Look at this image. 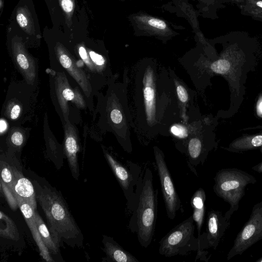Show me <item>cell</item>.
Segmentation results:
<instances>
[{"instance_id":"obj_35","label":"cell","mask_w":262,"mask_h":262,"mask_svg":"<svg viewBox=\"0 0 262 262\" xmlns=\"http://www.w3.org/2000/svg\"><path fill=\"white\" fill-rule=\"evenodd\" d=\"M256 5L257 7L262 9V1L257 2L256 3Z\"/></svg>"},{"instance_id":"obj_4","label":"cell","mask_w":262,"mask_h":262,"mask_svg":"<svg viewBox=\"0 0 262 262\" xmlns=\"http://www.w3.org/2000/svg\"><path fill=\"white\" fill-rule=\"evenodd\" d=\"M138 201L132 213L128 227L136 233L140 245L148 247L151 244L155 230L158 212V190L155 189L151 169L146 168L143 176L140 175L136 189Z\"/></svg>"},{"instance_id":"obj_24","label":"cell","mask_w":262,"mask_h":262,"mask_svg":"<svg viewBox=\"0 0 262 262\" xmlns=\"http://www.w3.org/2000/svg\"><path fill=\"white\" fill-rule=\"evenodd\" d=\"M29 135V129L20 126H13L8 131L6 143L8 151L20 152L25 146Z\"/></svg>"},{"instance_id":"obj_12","label":"cell","mask_w":262,"mask_h":262,"mask_svg":"<svg viewBox=\"0 0 262 262\" xmlns=\"http://www.w3.org/2000/svg\"><path fill=\"white\" fill-rule=\"evenodd\" d=\"M212 124L201 125L196 134L190 135L186 141L185 152L191 168L203 165L210 151L216 147Z\"/></svg>"},{"instance_id":"obj_34","label":"cell","mask_w":262,"mask_h":262,"mask_svg":"<svg viewBox=\"0 0 262 262\" xmlns=\"http://www.w3.org/2000/svg\"><path fill=\"white\" fill-rule=\"evenodd\" d=\"M252 169L258 173H262V162L253 166Z\"/></svg>"},{"instance_id":"obj_17","label":"cell","mask_w":262,"mask_h":262,"mask_svg":"<svg viewBox=\"0 0 262 262\" xmlns=\"http://www.w3.org/2000/svg\"><path fill=\"white\" fill-rule=\"evenodd\" d=\"M132 20L135 27L146 35L161 37H168L173 32L163 20L145 13L133 15Z\"/></svg>"},{"instance_id":"obj_29","label":"cell","mask_w":262,"mask_h":262,"mask_svg":"<svg viewBox=\"0 0 262 262\" xmlns=\"http://www.w3.org/2000/svg\"><path fill=\"white\" fill-rule=\"evenodd\" d=\"M169 74L174 83L176 93L180 106L181 113L182 108H183V111H184V114H185L186 106L189 103H190V100H191L190 93L187 89L186 86L183 84L182 81L174 76V74L173 72H169Z\"/></svg>"},{"instance_id":"obj_5","label":"cell","mask_w":262,"mask_h":262,"mask_svg":"<svg viewBox=\"0 0 262 262\" xmlns=\"http://www.w3.org/2000/svg\"><path fill=\"white\" fill-rule=\"evenodd\" d=\"M246 57L244 53L238 48H230L209 65L211 72L222 76L228 83L231 102L227 114H231L230 116L236 113L242 103L247 73L255 66Z\"/></svg>"},{"instance_id":"obj_19","label":"cell","mask_w":262,"mask_h":262,"mask_svg":"<svg viewBox=\"0 0 262 262\" xmlns=\"http://www.w3.org/2000/svg\"><path fill=\"white\" fill-rule=\"evenodd\" d=\"M1 181L12 192L16 179L23 173L16 154L7 151L2 154L0 161Z\"/></svg>"},{"instance_id":"obj_25","label":"cell","mask_w":262,"mask_h":262,"mask_svg":"<svg viewBox=\"0 0 262 262\" xmlns=\"http://www.w3.org/2000/svg\"><path fill=\"white\" fill-rule=\"evenodd\" d=\"M205 200V192L202 188H199L195 191L191 199V205L193 209L192 215L196 223L198 237L201 234V229L204 223Z\"/></svg>"},{"instance_id":"obj_27","label":"cell","mask_w":262,"mask_h":262,"mask_svg":"<svg viewBox=\"0 0 262 262\" xmlns=\"http://www.w3.org/2000/svg\"><path fill=\"white\" fill-rule=\"evenodd\" d=\"M16 19L19 27L27 34H35V25L32 14L26 6L17 8L16 12Z\"/></svg>"},{"instance_id":"obj_26","label":"cell","mask_w":262,"mask_h":262,"mask_svg":"<svg viewBox=\"0 0 262 262\" xmlns=\"http://www.w3.org/2000/svg\"><path fill=\"white\" fill-rule=\"evenodd\" d=\"M34 217L43 244L50 253L57 254L59 252V247L56 245L49 229L44 223L36 209L34 210Z\"/></svg>"},{"instance_id":"obj_22","label":"cell","mask_w":262,"mask_h":262,"mask_svg":"<svg viewBox=\"0 0 262 262\" xmlns=\"http://www.w3.org/2000/svg\"><path fill=\"white\" fill-rule=\"evenodd\" d=\"M262 146V130L253 135H243L233 140L224 148L229 152L241 153Z\"/></svg>"},{"instance_id":"obj_13","label":"cell","mask_w":262,"mask_h":262,"mask_svg":"<svg viewBox=\"0 0 262 262\" xmlns=\"http://www.w3.org/2000/svg\"><path fill=\"white\" fill-rule=\"evenodd\" d=\"M54 49L58 62L79 86L88 101L90 110L93 111V97L95 92L86 73L78 65L75 57L63 44L56 42Z\"/></svg>"},{"instance_id":"obj_3","label":"cell","mask_w":262,"mask_h":262,"mask_svg":"<svg viewBox=\"0 0 262 262\" xmlns=\"http://www.w3.org/2000/svg\"><path fill=\"white\" fill-rule=\"evenodd\" d=\"M33 184L36 199L46 216L56 245L59 247L64 242L73 247H82V232L60 194L48 184L33 180Z\"/></svg>"},{"instance_id":"obj_30","label":"cell","mask_w":262,"mask_h":262,"mask_svg":"<svg viewBox=\"0 0 262 262\" xmlns=\"http://www.w3.org/2000/svg\"><path fill=\"white\" fill-rule=\"evenodd\" d=\"M60 6L64 13L66 23L70 27L75 10V0H58Z\"/></svg>"},{"instance_id":"obj_16","label":"cell","mask_w":262,"mask_h":262,"mask_svg":"<svg viewBox=\"0 0 262 262\" xmlns=\"http://www.w3.org/2000/svg\"><path fill=\"white\" fill-rule=\"evenodd\" d=\"M64 139L63 150L67 159L72 176L76 180L79 176L77 153L79 150V140L78 130L69 120L63 126Z\"/></svg>"},{"instance_id":"obj_36","label":"cell","mask_w":262,"mask_h":262,"mask_svg":"<svg viewBox=\"0 0 262 262\" xmlns=\"http://www.w3.org/2000/svg\"><path fill=\"white\" fill-rule=\"evenodd\" d=\"M256 262H262V257L255 261Z\"/></svg>"},{"instance_id":"obj_14","label":"cell","mask_w":262,"mask_h":262,"mask_svg":"<svg viewBox=\"0 0 262 262\" xmlns=\"http://www.w3.org/2000/svg\"><path fill=\"white\" fill-rule=\"evenodd\" d=\"M154 152L166 214L169 219L173 220L178 211H182L181 202L175 189L163 151L154 146Z\"/></svg>"},{"instance_id":"obj_10","label":"cell","mask_w":262,"mask_h":262,"mask_svg":"<svg viewBox=\"0 0 262 262\" xmlns=\"http://www.w3.org/2000/svg\"><path fill=\"white\" fill-rule=\"evenodd\" d=\"M104 157L119 182L127 200L128 209L133 212L136 209L138 195L136 189L141 175V168L137 164L129 163L125 167L116 160L103 147Z\"/></svg>"},{"instance_id":"obj_20","label":"cell","mask_w":262,"mask_h":262,"mask_svg":"<svg viewBox=\"0 0 262 262\" xmlns=\"http://www.w3.org/2000/svg\"><path fill=\"white\" fill-rule=\"evenodd\" d=\"M16 201L18 206L19 207L32 233L33 237L38 246L40 255L47 261H53L50 252L43 244L38 231L34 217V210L35 209L23 200L17 199Z\"/></svg>"},{"instance_id":"obj_6","label":"cell","mask_w":262,"mask_h":262,"mask_svg":"<svg viewBox=\"0 0 262 262\" xmlns=\"http://www.w3.org/2000/svg\"><path fill=\"white\" fill-rule=\"evenodd\" d=\"M36 89L24 80L11 83L2 107V117L12 126H20L31 119L37 103Z\"/></svg>"},{"instance_id":"obj_9","label":"cell","mask_w":262,"mask_h":262,"mask_svg":"<svg viewBox=\"0 0 262 262\" xmlns=\"http://www.w3.org/2000/svg\"><path fill=\"white\" fill-rule=\"evenodd\" d=\"M194 222L191 215L172 228L160 241L159 253L169 257L198 251L200 240L194 235Z\"/></svg>"},{"instance_id":"obj_15","label":"cell","mask_w":262,"mask_h":262,"mask_svg":"<svg viewBox=\"0 0 262 262\" xmlns=\"http://www.w3.org/2000/svg\"><path fill=\"white\" fill-rule=\"evenodd\" d=\"M11 54L13 63L29 84L37 87L38 68L36 60L28 52L22 38L14 36L11 40Z\"/></svg>"},{"instance_id":"obj_38","label":"cell","mask_w":262,"mask_h":262,"mask_svg":"<svg viewBox=\"0 0 262 262\" xmlns=\"http://www.w3.org/2000/svg\"><path fill=\"white\" fill-rule=\"evenodd\" d=\"M235 1H243V0H235Z\"/></svg>"},{"instance_id":"obj_32","label":"cell","mask_w":262,"mask_h":262,"mask_svg":"<svg viewBox=\"0 0 262 262\" xmlns=\"http://www.w3.org/2000/svg\"><path fill=\"white\" fill-rule=\"evenodd\" d=\"M9 130L8 129V125L7 123L4 119L3 117H2L1 120V133L2 134L5 131Z\"/></svg>"},{"instance_id":"obj_37","label":"cell","mask_w":262,"mask_h":262,"mask_svg":"<svg viewBox=\"0 0 262 262\" xmlns=\"http://www.w3.org/2000/svg\"><path fill=\"white\" fill-rule=\"evenodd\" d=\"M260 151H261V152H262V146H261V147H260Z\"/></svg>"},{"instance_id":"obj_7","label":"cell","mask_w":262,"mask_h":262,"mask_svg":"<svg viewBox=\"0 0 262 262\" xmlns=\"http://www.w3.org/2000/svg\"><path fill=\"white\" fill-rule=\"evenodd\" d=\"M214 180V192L230 206L229 210L225 213L229 220L238 209L239 202L245 195L246 186L254 184L257 182L253 176L236 168L219 170Z\"/></svg>"},{"instance_id":"obj_18","label":"cell","mask_w":262,"mask_h":262,"mask_svg":"<svg viewBox=\"0 0 262 262\" xmlns=\"http://www.w3.org/2000/svg\"><path fill=\"white\" fill-rule=\"evenodd\" d=\"M230 220L221 211L210 210L207 214L206 232H205L208 248L216 250L227 229Z\"/></svg>"},{"instance_id":"obj_2","label":"cell","mask_w":262,"mask_h":262,"mask_svg":"<svg viewBox=\"0 0 262 262\" xmlns=\"http://www.w3.org/2000/svg\"><path fill=\"white\" fill-rule=\"evenodd\" d=\"M115 77L108 84L106 94H98L96 111L100 114L98 125L100 128L113 133L123 149L132 151L130 128H133L132 115L127 97L126 79L116 82Z\"/></svg>"},{"instance_id":"obj_8","label":"cell","mask_w":262,"mask_h":262,"mask_svg":"<svg viewBox=\"0 0 262 262\" xmlns=\"http://www.w3.org/2000/svg\"><path fill=\"white\" fill-rule=\"evenodd\" d=\"M47 71L49 75L50 97L63 126L70 120L69 102L77 108L84 110L89 107L88 101L78 88L71 85L63 71L49 69Z\"/></svg>"},{"instance_id":"obj_21","label":"cell","mask_w":262,"mask_h":262,"mask_svg":"<svg viewBox=\"0 0 262 262\" xmlns=\"http://www.w3.org/2000/svg\"><path fill=\"white\" fill-rule=\"evenodd\" d=\"M102 243L108 260L116 262H139L131 253L124 249L113 237L103 235Z\"/></svg>"},{"instance_id":"obj_1","label":"cell","mask_w":262,"mask_h":262,"mask_svg":"<svg viewBox=\"0 0 262 262\" xmlns=\"http://www.w3.org/2000/svg\"><path fill=\"white\" fill-rule=\"evenodd\" d=\"M134 83L133 127L149 138L167 135L181 114L170 74L154 63H140L136 67Z\"/></svg>"},{"instance_id":"obj_28","label":"cell","mask_w":262,"mask_h":262,"mask_svg":"<svg viewBox=\"0 0 262 262\" xmlns=\"http://www.w3.org/2000/svg\"><path fill=\"white\" fill-rule=\"evenodd\" d=\"M0 213V236L13 241L18 240L19 238V232L13 221L2 211Z\"/></svg>"},{"instance_id":"obj_11","label":"cell","mask_w":262,"mask_h":262,"mask_svg":"<svg viewBox=\"0 0 262 262\" xmlns=\"http://www.w3.org/2000/svg\"><path fill=\"white\" fill-rule=\"evenodd\" d=\"M262 239V201L252 208L247 222L237 233L232 247L228 253L229 260L245 251Z\"/></svg>"},{"instance_id":"obj_23","label":"cell","mask_w":262,"mask_h":262,"mask_svg":"<svg viewBox=\"0 0 262 262\" xmlns=\"http://www.w3.org/2000/svg\"><path fill=\"white\" fill-rule=\"evenodd\" d=\"M12 193L16 200H23L36 209V199L33 184L23 173L16 179Z\"/></svg>"},{"instance_id":"obj_33","label":"cell","mask_w":262,"mask_h":262,"mask_svg":"<svg viewBox=\"0 0 262 262\" xmlns=\"http://www.w3.org/2000/svg\"><path fill=\"white\" fill-rule=\"evenodd\" d=\"M257 112L260 116H262V97L260 96L257 101Z\"/></svg>"},{"instance_id":"obj_31","label":"cell","mask_w":262,"mask_h":262,"mask_svg":"<svg viewBox=\"0 0 262 262\" xmlns=\"http://www.w3.org/2000/svg\"><path fill=\"white\" fill-rule=\"evenodd\" d=\"M169 133L173 135L176 137L180 139L188 138L189 135L188 129L186 126L178 123H174L169 128Z\"/></svg>"}]
</instances>
